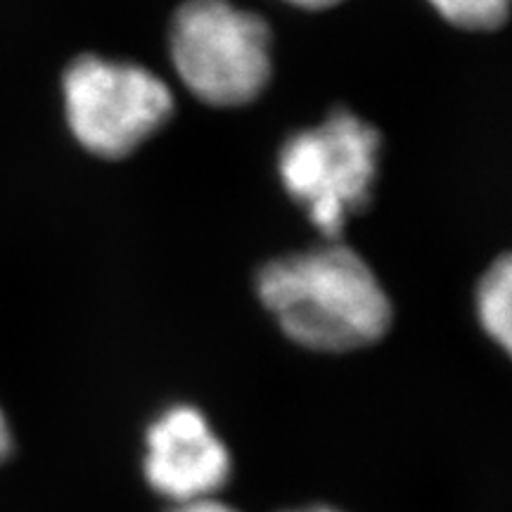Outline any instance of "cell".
<instances>
[{
  "label": "cell",
  "instance_id": "3",
  "mask_svg": "<svg viewBox=\"0 0 512 512\" xmlns=\"http://www.w3.org/2000/svg\"><path fill=\"white\" fill-rule=\"evenodd\" d=\"M178 79L204 105L233 110L259 100L273 76V34L233 0H183L169 29Z\"/></svg>",
  "mask_w": 512,
  "mask_h": 512
},
{
  "label": "cell",
  "instance_id": "8",
  "mask_svg": "<svg viewBox=\"0 0 512 512\" xmlns=\"http://www.w3.org/2000/svg\"><path fill=\"white\" fill-rule=\"evenodd\" d=\"M166 512H240V510L233 508V505L226 501H221L219 496H214V498H200V501L169 505V510Z\"/></svg>",
  "mask_w": 512,
  "mask_h": 512
},
{
  "label": "cell",
  "instance_id": "10",
  "mask_svg": "<svg viewBox=\"0 0 512 512\" xmlns=\"http://www.w3.org/2000/svg\"><path fill=\"white\" fill-rule=\"evenodd\" d=\"M283 3H290L299 10H311V12H320V10H330L342 5L344 0H283Z\"/></svg>",
  "mask_w": 512,
  "mask_h": 512
},
{
  "label": "cell",
  "instance_id": "5",
  "mask_svg": "<svg viewBox=\"0 0 512 512\" xmlns=\"http://www.w3.org/2000/svg\"><path fill=\"white\" fill-rule=\"evenodd\" d=\"M143 477L169 505L214 498L233 477V453L192 403L159 411L145 430Z\"/></svg>",
  "mask_w": 512,
  "mask_h": 512
},
{
  "label": "cell",
  "instance_id": "7",
  "mask_svg": "<svg viewBox=\"0 0 512 512\" xmlns=\"http://www.w3.org/2000/svg\"><path fill=\"white\" fill-rule=\"evenodd\" d=\"M427 3L451 27L475 31V34L501 29L510 15V0H427Z\"/></svg>",
  "mask_w": 512,
  "mask_h": 512
},
{
  "label": "cell",
  "instance_id": "2",
  "mask_svg": "<svg viewBox=\"0 0 512 512\" xmlns=\"http://www.w3.org/2000/svg\"><path fill=\"white\" fill-rule=\"evenodd\" d=\"M382 133L349 110L292 133L278 152V176L292 202L325 240L342 238L347 223L373 202Z\"/></svg>",
  "mask_w": 512,
  "mask_h": 512
},
{
  "label": "cell",
  "instance_id": "1",
  "mask_svg": "<svg viewBox=\"0 0 512 512\" xmlns=\"http://www.w3.org/2000/svg\"><path fill=\"white\" fill-rule=\"evenodd\" d=\"M254 285L280 332L316 354L368 349L394 325L392 299L380 278L339 240L266 261Z\"/></svg>",
  "mask_w": 512,
  "mask_h": 512
},
{
  "label": "cell",
  "instance_id": "11",
  "mask_svg": "<svg viewBox=\"0 0 512 512\" xmlns=\"http://www.w3.org/2000/svg\"><path fill=\"white\" fill-rule=\"evenodd\" d=\"M285 512H344V510L330 508V505H304V508H294V510H285Z\"/></svg>",
  "mask_w": 512,
  "mask_h": 512
},
{
  "label": "cell",
  "instance_id": "6",
  "mask_svg": "<svg viewBox=\"0 0 512 512\" xmlns=\"http://www.w3.org/2000/svg\"><path fill=\"white\" fill-rule=\"evenodd\" d=\"M477 320L491 342L498 344L505 354L512 349V261L508 254L486 268L479 278L477 294Z\"/></svg>",
  "mask_w": 512,
  "mask_h": 512
},
{
  "label": "cell",
  "instance_id": "4",
  "mask_svg": "<svg viewBox=\"0 0 512 512\" xmlns=\"http://www.w3.org/2000/svg\"><path fill=\"white\" fill-rule=\"evenodd\" d=\"M64 119L88 155L131 157L174 117V93L136 62L81 55L62 74Z\"/></svg>",
  "mask_w": 512,
  "mask_h": 512
},
{
  "label": "cell",
  "instance_id": "9",
  "mask_svg": "<svg viewBox=\"0 0 512 512\" xmlns=\"http://www.w3.org/2000/svg\"><path fill=\"white\" fill-rule=\"evenodd\" d=\"M12 453H15V434H12L8 415L0 408V465L10 460Z\"/></svg>",
  "mask_w": 512,
  "mask_h": 512
}]
</instances>
